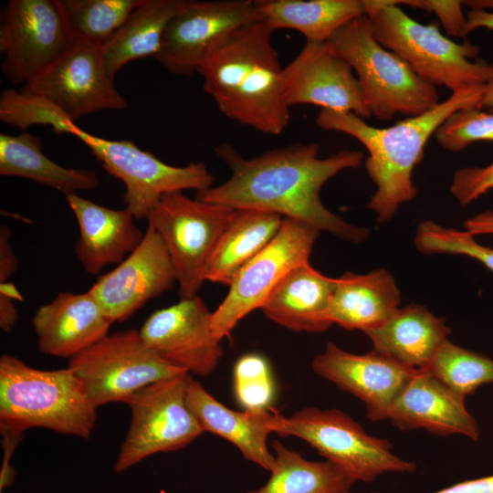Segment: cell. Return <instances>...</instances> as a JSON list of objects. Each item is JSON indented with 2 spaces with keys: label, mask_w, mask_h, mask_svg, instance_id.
Masks as SVG:
<instances>
[{
  "label": "cell",
  "mask_w": 493,
  "mask_h": 493,
  "mask_svg": "<svg viewBox=\"0 0 493 493\" xmlns=\"http://www.w3.org/2000/svg\"><path fill=\"white\" fill-rule=\"evenodd\" d=\"M317 142L294 143L244 158L226 142L215 152L231 171L223 184L196 192V199L232 209H256L307 224L353 243L369 236L330 212L321 202L323 184L340 172L359 167L363 154L342 150L319 157Z\"/></svg>",
  "instance_id": "cell-1"
},
{
  "label": "cell",
  "mask_w": 493,
  "mask_h": 493,
  "mask_svg": "<svg viewBox=\"0 0 493 493\" xmlns=\"http://www.w3.org/2000/svg\"><path fill=\"white\" fill-rule=\"evenodd\" d=\"M483 88L452 92L428 111L386 128L371 126L351 112L330 110H320L316 124L326 131L350 135L366 148L364 166L376 186L367 207L376 214L377 222L383 223L395 215L401 205L415 197L417 190L412 175L424 158L429 138L454 111L479 108Z\"/></svg>",
  "instance_id": "cell-2"
},
{
  "label": "cell",
  "mask_w": 493,
  "mask_h": 493,
  "mask_svg": "<svg viewBox=\"0 0 493 493\" xmlns=\"http://www.w3.org/2000/svg\"><path fill=\"white\" fill-rule=\"evenodd\" d=\"M263 21L234 32L197 69L204 89L228 119L271 135L288 124L283 68Z\"/></svg>",
  "instance_id": "cell-3"
},
{
  "label": "cell",
  "mask_w": 493,
  "mask_h": 493,
  "mask_svg": "<svg viewBox=\"0 0 493 493\" xmlns=\"http://www.w3.org/2000/svg\"><path fill=\"white\" fill-rule=\"evenodd\" d=\"M98 407L68 368L39 370L10 354L0 358V432L32 427L89 438Z\"/></svg>",
  "instance_id": "cell-4"
},
{
  "label": "cell",
  "mask_w": 493,
  "mask_h": 493,
  "mask_svg": "<svg viewBox=\"0 0 493 493\" xmlns=\"http://www.w3.org/2000/svg\"><path fill=\"white\" fill-rule=\"evenodd\" d=\"M364 16L380 44L400 57L424 81L452 92L482 87L490 64L477 58L479 47L457 43L435 24H422L406 15L399 0H362Z\"/></svg>",
  "instance_id": "cell-5"
},
{
  "label": "cell",
  "mask_w": 493,
  "mask_h": 493,
  "mask_svg": "<svg viewBox=\"0 0 493 493\" xmlns=\"http://www.w3.org/2000/svg\"><path fill=\"white\" fill-rule=\"evenodd\" d=\"M327 43L355 71L365 104L375 118L417 116L440 102L435 87L378 42L364 15L344 25Z\"/></svg>",
  "instance_id": "cell-6"
},
{
  "label": "cell",
  "mask_w": 493,
  "mask_h": 493,
  "mask_svg": "<svg viewBox=\"0 0 493 493\" xmlns=\"http://www.w3.org/2000/svg\"><path fill=\"white\" fill-rule=\"evenodd\" d=\"M273 433L300 438L356 481L372 482L383 473H413L414 462L393 452L392 444L368 435L351 417L338 409L305 407L288 417L277 412Z\"/></svg>",
  "instance_id": "cell-7"
},
{
  "label": "cell",
  "mask_w": 493,
  "mask_h": 493,
  "mask_svg": "<svg viewBox=\"0 0 493 493\" xmlns=\"http://www.w3.org/2000/svg\"><path fill=\"white\" fill-rule=\"evenodd\" d=\"M234 210L192 199L183 192L163 194L152 208L147 221L172 259L180 299L197 295L205 281L208 260Z\"/></svg>",
  "instance_id": "cell-8"
},
{
  "label": "cell",
  "mask_w": 493,
  "mask_h": 493,
  "mask_svg": "<svg viewBox=\"0 0 493 493\" xmlns=\"http://www.w3.org/2000/svg\"><path fill=\"white\" fill-rule=\"evenodd\" d=\"M68 367L97 407L124 403L140 389L186 372L163 360L134 329L108 334L69 358Z\"/></svg>",
  "instance_id": "cell-9"
},
{
  "label": "cell",
  "mask_w": 493,
  "mask_h": 493,
  "mask_svg": "<svg viewBox=\"0 0 493 493\" xmlns=\"http://www.w3.org/2000/svg\"><path fill=\"white\" fill-rule=\"evenodd\" d=\"M190 375L185 372L151 383L126 399L131 420L113 467L116 472L153 454L184 448L204 433L186 404Z\"/></svg>",
  "instance_id": "cell-10"
},
{
  "label": "cell",
  "mask_w": 493,
  "mask_h": 493,
  "mask_svg": "<svg viewBox=\"0 0 493 493\" xmlns=\"http://www.w3.org/2000/svg\"><path fill=\"white\" fill-rule=\"evenodd\" d=\"M75 137L89 147L108 173L124 184V203L135 219H147L163 194L213 186L214 176L204 163L170 165L131 141L103 139L81 128Z\"/></svg>",
  "instance_id": "cell-11"
},
{
  "label": "cell",
  "mask_w": 493,
  "mask_h": 493,
  "mask_svg": "<svg viewBox=\"0 0 493 493\" xmlns=\"http://www.w3.org/2000/svg\"><path fill=\"white\" fill-rule=\"evenodd\" d=\"M74 42L59 0H9L1 12V71L13 84L35 80Z\"/></svg>",
  "instance_id": "cell-12"
},
{
  "label": "cell",
  "mask_w": 493,
  "mask_h": 493,
  "mask_svg": "<svg viewBox=\"0 0 493 493\" xmlns=\"http://www.w3.org/2000/svg\"><path fill=\"white\" fill-rule=\"evenodd\" d=\"M319 234L307 224L283 218L275 237L236 274L226 298L212 312V330L217 339L228 336L244 317L261 309L292 268L309 262Z\"/></svg>",
  "instance_id": "cell-13"
},
{
  "label": "cell",
  "mask_w": 493,
  "mask_h": 493,
  "mask_svg": "<svg viewBox=\"0 0 493 493\" xmlns=\"http://www.w3.org/2000/svg\"><path fill=\"white\" fill-rule=\"evenodd\" d=\"M258 21L263 17L254 0H184L154 58L170 73L192 75L234 32Z\"/></svg>",
  "instance_id": "cell-14"
},
{
  "label": "cell",
  "mask_w": 493,
  "mask_h": 493,
  "mask_svg": "<svg viewBox=\"0 0 493 493\" xmlns=\"http://www.w3.org/2000/svg\"><path fill=\"white\" fill-rule=\"evenodd\" d=\"M21 89L47 100L73 122L97 111L128 107L107 71L101 47L76 40L43 74Z\"/></svg>",
  "instance_id": "cell-15"
},
{
  "label": "cell",
  "mask_w": 493,
  "mask_h": 493,
  "mask_svg": "<svg viewBox=\"0 0 493 493\" xmlns=\"http://www.w3.org/2000/svg\"><path fill=\"white\" fill-rule=\"evenodd\" d=\"M139 331L163 360L197 376L211 374L223 356L212 312L197 295L155 310Z\"/></svg>",
  "instance_id": "cell-16"
},
{
  "label": "cell",
  "mask_w": 493,
  "mask_h": 493,
  "mask_svg": "<svg viewBox=\"0 0 493 493\" xmlns=\"http://www.w3.org/2000/svg\"><path fill=\"white\" fill-rule=\"evenodd\" d=\"M176 273L167 249L148 223L139 246L89 289L112 321H124L150 299L172 289Z\"/></svg>",
  "instance_id": "cell-17"
},
{
  "label": "cell",
  "mask_w": 493,
  "mask_h": 493,
  "mask_svg": "<svg viewBox=\"0 0 493 493\" xmlns=\"http://www.w3.org/2000/svg\"><path fill=\"white\" fill-rule=\"evenodd\" d=\"M287 105L311 104L321 110L372 115L351 67L327 42H306L283 68Z\"/></svg>",
  "instance_id": "cell-18"
},
{
  "label": "cell",
  "mask_w": 493,
  "mask_h": 493,
  "mask_svg": "<svg viewBox=\"0 0 493 493\" xmlns=\"http://www.w3.org/2000/svg\"><path fill=\"white\" fill-rule=\"evenodd\" d=\"M312 369L366 405L367 417L373 421L388 419L394 400L417 370L372 350L353 354L328 342L312 361Z\"/></svg>",
  "instance_id": "cell-19"
},
{
  "label": "cell",
  "mask_w": 493,
  "mask_h": 493,
  "mask_svg": "<svg viewBox=\"0 0 493 493\" xmlns=\"http://www.w3.org/2000/svg\"><path fill=\"white\" fill-rule=\"evenodd\" d=\"M112 323L89 290L60 292L32 318L39 351L68 359L107 336Z\"/></svg>",
  "instance_id": "cell-20"
},
{
  "label": "cell",
  "mask_w": 493,
  "mask_h": 493,
  "mask_svg": "<svg viewBox=\"0 0 493 493\" xmlns=\"http://www.w3.org/2000/svg\"><path fill=\"white\" fill-rule=\"evenodd\" d=\"M388 419L402 431L424 428L440 435L460 434L477 440L476 419L458 394L424 370L416 373L390 408Z\"/></svg>",
  "instance_id": "cell-21"
},
{
  "label": "cell",
  "mask_w": 493,
  "mask_h": 493,
  "mask_svg": "<svg viewBox=\"0 0 493 493\" xmlns=\"http://www.w3.org/2000/svg\"><path fill=\"white\" fill-rule=\"evenodd\" d=\"M79 228L75 255L89 275L99 274L108 265L121 263L143 239L127 209H112L77 194L65 196Z\"/></svg>",
  "instance_id": "cell-22"
},
{
  "label": "cell",
  "mask_w": 493,
  "mask_h": 493,
  "mask_svg": "<svg viewBox=\"0 0 493 493\" xmlns=\"http://www.w3.org/2000/svg\"><path fill=\"white\" fill-rule=\"evenodd\" d=\"M186 404L204 432L215 434L234 445L245 459L270 472L276 457L267 448V437L277 411L237 412L216 400L191 375Z\"/></svg>",
  "instance_id": "cell-23"
},
{
  "label": "cell",
  "mask_w": 493,
  "mask_h": 493,
  "mask_svg": "<svg viewBox=\"0 0 493 493\" xmlns=\"http://www.w3.org/2000/svg\"><path fill=\"white\" fill-rule=\"evenodd\" d=\"M336 287L329 278L302 263L273 288L261 309L273 322L296 332H322L332 324L328 310Z\"/></svg>",
  "instance_id": "cell-24"
},
{
  "label": "cell",
  "mask_w": 493,
  "mask_h": 493,
  "mask_svg": "<svg viewBox=\"0 0 493 493\" xmlns=\"http://www.w3.org/2000/svg\"><path fill=\"white\" fill-rule=\"evenodd\" d=\"M451 329L443 318H437L425 306L409 304L399 308L380 326L364 333L373 351L415 370L425 369Z\"/></svg>",
  "instance_id": "cell-25"
},
{
  "label": "cell",
  "mask_w": 493,
  "mask_h": 493,
  "mask_svg": "<svg viewBox=\"0 0 493 493\" xmlns=\"http://www.w3.org/2000/svg\"><path fill=\"white\" fill-rule=\"evenodd\" d=\"M400 290L386 269L359 275L344 273L336 278L328 320L343 329L362 332L387 320L400 305Z\"/></svg>",
  "instance_id": "cell-26"
},
{
  "label": "cell",
  "mask_w": 493,
  "mask_h": 493,
  "mask_svg": "<svg viewBox=\"0 0 493 493\" xmlns=\"http://www.w3.org/2000/svg\"><path fill=\"white\" fill-rule=\"evenodd\" d=\"M283 217L256 209H235L208 260L205 279L229 286L236 274L279 231Z\"/></svg>",
  "instance_id": "cell-27"
},
{
  "label": "cell",
  "mask_w": 493,
  "mask_h": 493,
  "mask_svg": "<svg viewBox=\"0 0 493 493\" xmlns=\"http://www.w3.org/2000/svg\"><path fill=\"white\" fill-rule=\"evenodd\" d=\"M0 174L29 179L64 195L99 186L98 174L89 169L63 167L42 151L41 140L28 132L0 134Z\"/></svg>",
  "instance_id": "cell-28"
},
{
  "label": "cell",
  "mask_w": 493,
  "mask_h": 493,
  "mask_svg": "<svg viewBox=\"0 0 493 493\" xmlns=\"http://www.w3.org/2000/svg\"><path fill=\"white\" fill-rule=\"evenodd\" d=\"M270 29H294L306 42H327L340 28L364 15L362 0H254Z\"/></svg>",
  "instance_id": "cell-29"
},
{
  "label": "cell",
  "mask_w": 493,
  "mask_h": 493,
  "mask_svg": "<svg viewBox=\"0 0 493 493\" xmlns=\"http://www.w3.org/2000/svg\"><path fill=\"white\" fill-rule=\"evenodd\" d=\"M184 0H143L123 25L101 47L110 76L114 79L126 64L158 54L170 19Z\"/></svg>",
  "instance_id": "cell-30"
},
{
  "label": "cell",
  "mask_w": 493,
  "mask_h": 493,
  "mask_svg": "<svg viewBox=\"0 0 493 493\" xmlns=\"http://www.w3.org/2000/svg\"><path fill=\"white\" fill-rule=\"evenodd\" d=\"M276 463L267 482L246 493H349L357 482L331 461H310L281 442H272Z\"/></svg>",
  "instance_id": "cell-31"
},
{
  "label": "cell",
  "mask_w": 493,
  "mask_h": 493,
  "mask_svg": "<svg viewBox=\"0 0 493 493\" xmlns=\"http://www.w3.org/2000/svg\"><path fill=\"white\" fill-rule=\"evenodd\" d=\"M76 41L102 47L143 0H59Z\"/></svg>",
  "instance_id": "cell-32"
},
{
  "label": "cell",
  "mask_w": 493,
  "mask_h": 493,
  "mask_svg": "<svg viewBox=\"0 0 493 493\" xmlns=\"http://www.w3.org/2000/svg\"><path fill=\"white\" fill-rule=\"evenodd\" d=\"M424 371L465 397L473 394L480 385L493 383V360L448 340Z\"/></svg>",
  "instance_id": "cell-33"
},
{
  "label": "cell",
  "mask_w": 493,
  "mask_h": 493,
  "mask_svg": "<svg viewBox=\"0 0 493 493\" xmlns=\"http://www.w3.org/2000/svg\"><path fill=\"white\" fill-rule=\"evenodd\" d=\"M1 121L26 131L32 125H48L57 134L76 136L79 127L47 100L23 89H4L0 96Z\"/></svg>",
  "instance_id": "cell-34"
},
{
  "label": "cell",
  "mask_w": 493,
  "mask_h": 493,
  "mask_svg": "<svg viewBox=\"0 0 493 493\" xmlns=\"http://www.w3.org/2000/svg\"><path fill=\"white\" fill-rule=\"evenodd\" d=\"M414 246L422 254L463 255L482 263L493 273V248L477 243L468 231L447 228L431 220L416 228Z\"/></svg>",
  "instance_id": "cell-35"
},
{
  "label": "cell",
  "mask_w": 493,
  "mask_h": 493,
  "mask_svg": "<svg viewBox=\"0 0 493 493\" xmlns=\"http://www.w3.org/2000/svg\"><path fill=\"white\" fill-rule=\"evenodd\" d=\"M235 396L245 410L270 409L275 383L267 361L260 354L241 356L233 370Z\"/></svg>",
  "instance_id": "cell-36"
},
{
  "label": "cell",
  "mask_w": 493,
  "mask_h": 493,
  "mask_svg": "<svg viewBox=\"0 0 493 493\" xmlns=\"http://www.w3.org/2000/svg\"><path fill=\"white\" fill-rule=\"evenodd\" d=\"M434 135L442 148L454 152L477 142H493V110L459 109L439 125Z\"/></svg>",
  "instance_id": "cell-37"
},
{
  "label": "cell",
  "mask_w": 493,
  "mask_h": 493,
  "mask_svg": "<svg viewBox=\"0 0 493 493\" xmlns=\"http://www.w3.org/2000/svg\"><path fill=\"white\" fill-rule=\"evenodd\" d=\"M493 189V161L483 167H464L456 171L449 186L451 194L463 206Z\"/></svg>",
  "instance_id": "cell-38"
},
{
  "label": "cell",
  "mask_w": 493,
  "mask_h": 493,
  "mask_svg": "<svg viewBox=\"0 0 493 493\" xmlns=\"http://www.w3.org/2000/svg\"><path fill=\"white\" fill-rule=\"evenodd\" d=\"M399 5H405L413 8L434 13L448 36L461 38L467 37V18L463 13L462 1L399 0Z\"/></svg>",
  "instance_id": "cell-39"
},
{
  "label": "cell",
  "mask_w": 493,
  "mask_h": 493,
  "mask_svg": "<svg viewBox=\"0 0 493 493\" xmlns=\"http://www.w3.org/2000/svg\"><path fill=\"white\" fill-rule=\"evenodd\" d=\"M18 299L22 296L12 282L0 283V327L5 332L11 331L17 321L15 301Z\"/></svg>",
  "instance_id": "cell-40"
},
{
  "label": "cell",
  "mask_w": 493,
  "mask_h": 493,
  "mask_svg": "<svg viewBox=\"0 0 493 493\" xmlns=\"http://www.w3.org/2000/svg\"><path fill=\"white\" fill-rule=\"evenodd\" d=\"M17 263L11 244V230L3 225L0 227V283L8 281L17 269Z\"/></svg>",
  "instance_id": "cell-41"
},
{
  "label": "cell",
  "mask_w": 493,
  "mask_h": 493,
  "mask_svg": "<svg viewBox=\"0 0 493 493\" xmlns=\"http://www.w3.org/2000/svg\"><path fill=\"white\" fill-rule=\"evenodd\" d=\"M3 436V449H4V461L0 476V488L1 491L4 488L9 486L12 483L14 473L10 466L11 456L23 438V435L13 433H1Z\"/></svg>",
  "instance_id": "cell-42"
},
{
  "label": "cell",
  "mask_w": 493,
  "mask_h": 493,
  "mask_svg": "<svg viewBox=\"0 0 493 493\" xmlns=\"http://www.w3.org/2000/svg\"><path fill=\"white\" fill-rule=\"evenodd\" d=\"M433 493H493V475L462 481Z\"/></svg>",
  "instance_id": "cell-43"
},
{
  "label": "cell",
  "mask_w": 493,
  "mask_h": 493,
  "mask_svg": "<svg viewBox=\"0 0 493 493\" xmlns=\"http://www.w3.org/2000/svg\"><path fill=\"white\" fill-rule=\"evenodd\" d=\"M464 226L473 236L493 235V211H486L467 219Z\"/></svg>",
  "instance_id": "cell-44"
},
{
  "label": "cell",
  "mask_w": 493,
  "mask_h": 493,
  "mask_svg": "<svg viewBox=\"0 0 493 493\" xmlns=\"http://www.w3.org/2000/svg\"><path fill=\"white\" fill-rule=\"evenodd\" d=\"M467 36L477 28L493 30V11L470 10L467 15Z\"/></svg>",
  "instance_id": "cell-45"
},
{
  "label": "cell",
  "mask_w": 493,
  "mask_h": 493,
  "mask_svg": "<svg viewBox=\"0 0 493 493\" xmlns=\"http://www.w3.org/2000/svg\"><path fill=\"white\" fill-rule=\"evenodd\" d=\"M490 68L491 74L488 80L484 85L479 108H487L489 110H493V62L490 64Z\"/></svg>",
  "instance_id": "cell-46"
}]
</instances>
